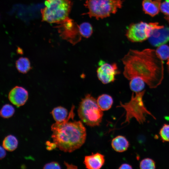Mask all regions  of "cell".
<instances>
[{"instance_id": "obj_22", "label": "cell", "mask_w": 169, "mask_h": 169, "mask_svg": "<svg viewBox=\"0 0 169 169\" xmlns=\"http://www.w3.org/2000/svg\"><path fill=\"white\" fill-rule=\"evenodd\" d=\"M157 54L162 60L169 58V46L166 44H162L158 47L156 50Z\"/></svg>"}, {"instance_id": "obj_31", "label": "cell", "mask_w": 169, "mask_h": 169, "mask_svg": "<svg viewBox=\"0 0 169 169\" xmlns=\"http://www.w3.org/2000/svg\"><path fill=\"white\" fill-rule=\"evenodd\" d=\"M167 1L169 2V0H166Z\"/></svg>"}, {"instance_id": "obj_18", "label": "cell", "mask_w": 169, "mask_h": 169, "mask_svg": "<svg viewBox=\"0 0 169 169\" xmlns=\"http://www.w3.org/2000/svg\"><path fill=\"white\" fill-rule=\"evenodd\" d=\"M16 66L18 70L23 74L26 73L31 69L30 61L26 57L19 58L16 61Z\"/></svg>"}, {"instance_id": "obj_3", "label": "cell", "mask_w": 169, "mask_h": 169, "mask_svg": "<svg viewBox=\"0 0 169 169\" xmlns=\"http://www.w3.org/2000/svg\"><path fill=\"white\" fill-rule=\"evenodd\" d=\"M72 5L70 0H46L41 11L43 20L61 24L69 18Z\"/></svg>"}, {"instance_id": "obj_5", "label": "cell", "mask_w": 169, "mask_h": 169, "mask_svg": "<svg viewBox=\"0 0 169 169\" xmlns=\"http://www.w3.org/2000/svg\"><path fill=\"white\" fill-rule=\"evenodd\" d=\"M98 106L96 100L87 94L81 99L78 114L82 122L91 127L99 126L102 121L103 113Z\"/></svg>"}, {"instance_id": "obj_29", "label": "cell", "mask_w": 169, "mask_h": 169, "mask_svg": "<svg viewBox=\"0 0 169 169\" xmlns=\"http://www.w3.org/2000/svg\"><path fill=\"white\" fill-rule=\"evenodd\" d=\"M65 164L68 168H70V167H69V166H70V168H77V167L76 166H75L73 165H70V164H68L66 162H65Z\"/></svg>"}, {"instance_id": "obj_13", "label": "cell", "mask_w": 169, "mask_h": 169, "mask_svg": "<svg viewBox=\"0 0 169 169\" xmlns=\"http://www.w3.org/2000/svg\"><path fill=\"white\" fill-rule=\"evenodd\" d=\"M161 0H143L142 5L145 13L154 17L157 14L160 10Z\"/></svg>"}, {"instance_id": "obj_11", "label": "cell", "mask_w": 169, "mask_h": 169, "mask_svg": "<svg viewBox=\"0 0 169 169\" xmlns=\"http://www.w3.org/2000/svg\"><path fill=\"white\" fill-rule=\"evenodd\" d=\"M28 92L24 88L16 86L9 92L8 99L13 105L17 107L23 105L28 98Z\"/></svg>"}, {"instance_id": "obj_10", "label": "cell", "mask_w": 169, "mask_h": 169, "mask_svg": "<svg viewBox=\"0 0 169 169\" xmlns=\"http://www.w3.org/2000/svg\"><path fill=\"white\" fill-rule=\"evenodd\" d=\"M153 46L158 47L169 41V28L164 26L154 29L148 38Z\"/></svg>"}, {"instance_id": "obj_16", "label": "cell", "mask_w": 169, "mask_h": 169, "mask_svg": "<svg viewBox=\"0 0 169 169\" xmlns=\"http://www.w3.org/2000/svg\"><path fill=\"white\" fill-rule=\"evenodd\" d=\"M51 113L54 119L57 122H61L64 121L68 116L67 109L61 106H58L54 108Z\"/></svg>"}, {"instance_id": "obj_14", "label": "cell", "mask_w": 169, "mask_h": 169, "mask_svg": "<svg viewBox=\"0 0 169 169\" xmlns=\"http://www.w3.org/2000/svg\"><path fill=\"white\" fill-rule=\"evenodd\" d=\"M111 145L115 151L122 152L127 150L129 146V143L125 136L119 135L115 137L112 140Z\"/></svg>"}, {"instance_id": "obj_4", "label": "cell", "mask_w": 169, "mask_h": 169, "mask_svg": "<svg viewBox=\"0 0 169 169\" xmlns=\"http://www.w3.org/2000/svg\"><path fill=\"white\" fill-rule=\"evenodd\" d=\"M145 90L135 94L133 92L131 99L128 102L122 103L120 102V105L117 107H122L125 111V119L123 123H129L130 120L135 118L140 124H142L146 121V117L147 115L151 116L154 119L156 117L149 111L145 106L143 97Z\"/></svg>"}, {"instance_id": "obj_23", "label": "cell", "mask_w": 169, "mask_h": 169, "mask_svg": "<svg viewBox=\"0 0 169 169\" xmlns=\"http://www.w3.org/2000/svg\"><path fill=\"white\" fill-rule=\"evenodd\" d=\"M139 167L141 169H154L156 168V163L153 159L146 158L141 161Z\"/></svg>"}, {"instance_id": "obj_20", "label": "cell", "mask_w": 169, "mask_h": 169, "mask_svg": "<svg viewBox=\"0 0 169 169\" xmlns=\"http://www.w3.org/2000/svg\"><path fill=\"white\" fill-rule=\"evenodd\" d=\"M80 33L82 37L88 38L92 35L93 28L91 25L87 22L83 23L79 25Z\"/></svg>"}, {"instance_id": "obj_25", "label": "cell", "mask_w": 169, "mask_h": 169, "mask_svg": "<svg viewBox=\"0 0 169 169\" xmlns=\"http://www.w3.org/2000/svg\"><path fill=\"white\" fill-rule=\"evenodd\" d=\"M160 10L166 16H169V2L166 1L161 3Z\"/></svg>"}, {"instance_id": "obj_28", "label": "cell", "mask_w": 169, "mask_h": 169, "mask_svg": "<svg viewBox=\"0 0 169 169\" xmlns=\"http://www.w3.org/2000/svg\"><path fill=\"white\" fill-rule=\"evenodd\" d=\"M5 149L3 147L0 146V159L4 158L6 155V152L5 151Z\"/></svg>"}, {"instance_id": "obj_30", "label": "cell", "mask_w": 169, "mask_h": 169, "mask_svg": "<svg viewBox=\"0 0 169 169\" xmlns=\"http://www.w3.org/2000/svg\"><path fill=\"white\" fill-rule=\"evenodd\" d=\"M167 65H168V71H169V58L168 59V60L167 62Z\"/></svg>"}, {"instance_id": "obj_17", "label": "cell", "mask_w": 169, "mask_h": 169, "mask_svg": "<svg viewBox=\"0 0 169 169\" xmlns=\"http://www.w3.org/2000/svg\"><path fill=\"white\" fill-rule=\"evenodd\" d=\"M18 141L16 138L12 135L6 137L3 142V147L7 151H12L15 150L18 146Z\"/></svg>"}, {"instance_id": "obj_7", "label": "cell", "mask_w": 169, "mask_h": 169, "mask_svg": "<svg viewBox=\"0 0 169 169\" xmlns=\"http://www.w3.org/2000/svg\"><path fill=\"white\" fill-rule=\"evenodd\" d=\"M158 23H147L143 22L131 24L127 30L126 36L133 42H142L148 38L151 31L155 28H161Z\"/></svg>"}, {"instance_id": "obj_8", "label": "cell", "mask_w": 169, "mask_h": 169, "mask_svg": "<svg viewBox=\"0 0 169 169\" xmlns=\"http://www.w3.org/2000/svg\"><path fill=\"white\" fill-rule=\"evenodd\" d=\"M59 32L62 38L74 45L80 42L82 38L79 25L69 18L59 25Z\"/></svg>"}, {"instance_id": "obj_27", "label": "cell", "mask_w": 169, "mask_h": 169, "mask_svg": "<svg viewBox=\"0 0 169 169\" xmlns=\"http://www.w3.org/2000/svg\"><path fill=\"white\" fill-rule=\"evenodd\" d=\"M132 166L130 164L124 163L122 164L119 167V169H132Z\"/></svg>"}, {"instance_id": "obj_15", "label": "cell", "mask_w": 169, "mask_h": 169, "mask_svg": "<svg viewBox=\"0 0 169 169\" xmlns=\"http://www.w3.org/2000/svg\"><path fill=\"white\" fill-rule=\"evenodd\" d=\"M96 100L98 106L103 111L107 110L110 109L113 103L112 97L107 94L100 95Z\"/></svg>"}, {"instance_id": "obj_24", "label": "cell", "mask_w": 169, "mask_h": 169, "mask_svg": "<svg viewBox=\"0 0 169 169\" xmlns=\"http://www.w3.org/2000/svg\"><path fill=\"white\" fill-rule=\"evenodd\" d=\"M159 134L162 142H169V124H163L160 130Z\"/></svg>"}, {"instance_id": "obj_12", "label": "cell", "mask_w": 169, "mask_h": 169, "mask_svg": "<svg viewBox=\"0 0 169 169\" xmlns=\"http://www.w3.org/2000/svg\"><path fill=\"white\" fill-rule=\"evenodd\" d=\"M105 162L104 155L99 152L85 156L84 161L86 168L88 169H99Z\"/></svg>"}, {"instance_id": "obj_21", "label": "cell", "mask_w": 169, "mask_h": 169, "mask_svg": "<svg viewBox=\"0 0 169 169\" xmlns=\"http://www.w3.org/2000/svg\"><path fill=\"white\" fill-rule=\"evenodd\" d=\"M15 112L14 107L9 104L4 105L2 108L0 114L1 116L4 118H8L12 116Z\"/></svg>"}, {"instance_id": "obj_26", "label": "cell", "mask_w": 169, "mask_h": 169, "mask_svg": "<svg viewBox=\"0 0 169 169\" xmlns=\"http://www.w3.org/2000/svg\"><path fill=\"white\" fill-rule=\"evenodd\" d=\"M59 164L56 162L53 161L48 163L44 166L43 169H61Z\"/></svg>"}, {"instance_id": "obj_19", "label": "cell", "mask_w": 169, "mask_h": 169, "mask_svg": "<svg viewBox=\"0 0 169 169\" xmlns=\"http://www.w3.org/2000/svg\"><path fill=\"white\" fill-rule=\"evenodd\" d=\"M145 82L140 77H134L130 80L129 83L131 89L133 91L138 92L142 91L145 87Z\"/></svg>"}, {"instance_id": "obj_9", "label": "cell", "mask_w": 169, "mask_h": 169, "mask_svg": "<svg viewBox=\"0 0 169 169\" xmlns=\"http://www.w3.org/2000/svg\"><path fill=\"white\" fill-rule=\"evenodd\" d=\"M99 64L96 71L99 79L105 84L114 82L116 75L120 73L116 64H110L100 61Z\"/></svg>"}, {"instance_id": "obj_1", "label": "cell", "mask_w": 169, "mask_h": 169, "mask_svg": "<svg viewBox=\"0 0 169 169\" xmlns=\"http://www.w3.org/2000/svg\"><path fill=\"white\" fill-rule=\"evenodd\" d=\"M121 60L124 65L123 74L128 80L140 77L151 88L161 84L164 77L163 63L156 50L130 49Z\"/></svg>"}, {"instance_id": "obj_6", "label": "cell", "mask_w": 169, "mask_h": 169, "mask_svg": "<svg viewBox=\"0 0 169 169\" xmlns=\"http://www.w3.org/2000/svg\"><path fill=\"white\" fill-rule=\"evenodd\" d=\"M122 4L121 0H86L84 5L88 9L87 14L98 19L115 13Z\"/></svg>"}, {"instance_id": "obj_2", "label": "cell", "mask_w": 169, "mask_h": 169, "mask_svg": "<svg viewBox=\"0 0 169 169\" xmlns=\"http://www.w3.org/2000/svg\"><path fill=\"white\" fill-rule=\"evenodd\" d=\"M74 106L73 105L67 118L51 126V135L56 147L64 152H71L80 148L84 143L86 129L81 121H69L74 118Z\"/></svg>"}]
</instances>
